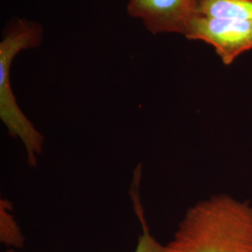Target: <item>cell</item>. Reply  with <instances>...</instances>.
Returning <instances> with one entry per match:
<instances>
[{
  "label": "cell",
  "instance_id": "cell-2",
  "mask_svg": "<svg viewBox=\"0 0 252 252\" xmlns=\"http://www.w3.org/2000/svg\"><path fill=\"white\" fill-rule=\"evenodd\" d=\"M40 36L37 25L20 21L0 42V118L9 135L22 142L30 166H36L43 152L44 137L19 107L11 88L10 69L16 54L38 44Z\"/></svg>",
  "mask_w": 252,
  "mask_h": 252
},
{
  "label": "cell",
  "instance_id": "cell-7",
  "mask_svg": "<svg viewBox=\"0 0 252 252\" xmlns=\"http://www.w3.org/2000/svg\"><path fill=\"white\" fill-rule=\"evenodd\" d=\"M142 222V234L139 236L134 252H168L166 246L159 243L156 238L150 233L143 217L140 219Z\"/></svg>",
  "mask_w": 252,
  "mask_h": 252
},
{
  "label": "cell",
  "instance_id": "cell-6",
  "mask_svg": "<svg viewBox=\"0 0 252 252\" xmlns=\"http://www.w3.org/2000/svg\"><path fill=\"white\" fill-rule=\"evenodd\" d=\"M0 241L10 249L24 247L25 237L12 214L11 204L7 200L0 203Z\"/></svg>",
  "mask_w": 252,
  "mask_h": 252
},
{
  "label": "cell",
  "instance_id": "cell-5",
  "mask_svg": "<svg viewBox=\"0 0 252 252\" xmlns=\"http://www.w3.org/2000/svg\"><path fill=\"white\" fill-rule=\"evenodd\" d=\"M197 13L252 22V0H200Z\"/></svg>",
  "mask_w": 252,
  "mask_h": 252
},
{
  "label": "cell",
  "instance_id": "cell-3",
  "mask_svg": "<svg viewBox=\"0 0 252 252\" xmlns=\"http://www.w3.org/2000/svg\"><path fill=\"white\" fill-rule=\"evenodd\" d=\"M185 36L213 46L225 64L252 50V22L217 18L197 13L190 21Z\"/></svg>",
  "mask_w": 252,
  "mask_h": 252
},
{
  "label": "cell",
  "instance_id": "cell-4",
  "mask_svg": "<svg viewBox=\"0 0 252 252\" xmlns=\"http://www.w3.org/2000/svg\"><path fill=\"white\" fill-rule=\"evenodd\" d=\"M200 0H130L128 11L139 18L152 33L174 32L185 35L198 12Z\"/></svg>",
  "mask_w": 252,
  "mask_h": 252
},
{
  "label": "cell",
  "instance_id": "cell-1",
  "mask_svg": "<svg viewBox=\"0 0 252 252\" xmlns=\"http://www.w3.org/2000/svg\"><path fill=\"white\" fill-rule=\"evenodd\" d=\"M168 252H252V207L214 195L189 208Z\"/></svg>",
  "mask_w": 252,
  "mask_h": 252
},
{
  "label": "cell",
  "instance_id": "cell-8",
  "mask_svg": "<svg viewBox=\"0 0 252 252\" xmlns=\"http://www.w3.org/2000/svg\"><path fill=\"white\" fill-rule=\"evenodd\" d=\"M5 252H19L15 250V249H9V250H7Z\"/></svg>",
  "mask_w": 252,
  "mask_h": 252
}]
</instances>
